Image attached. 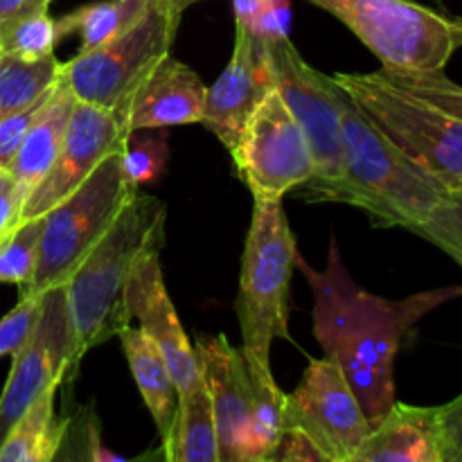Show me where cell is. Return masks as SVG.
Segmentation results:
<instances>
[{"mask_svg":"<svg viewBox=\"0 0 462 462\" xmlns=\"http://www.w3.org/2000/svg\"><path fill=\"white\" fill-rule=\"evenodd\" d=\"M271 86L264 41L235 25L233 57L219 79L206 88L203 120L230 153L239 144L248 117Z\"/></svg>","mask_w":462,"mask_h":462,"instance_id":"2e32d148","label":"cell"},{"mask_svg":"<svg viewBox=\"0 0 462 462\" xmlns=\"http://www.w3.org/2000/svg\"><path fill=\"white\" fill-rule=\"evenodd\" d=\"M52 0H0V21L48 9Z\"/></svg>","mask_w":462,"mask_h":462,"instance_id":"74e56055","label":"cell"},{"mask_svg":"<svg viewBox=\"0 0 462 462\" xmlns=\"http://www.w3.org/2000/svg\"><path fill=\"white\" fill-rule=\"evenodd\" d=\"M57 43V21L50 16L48 9L0 21V52L5 54L43 59L54 54Z\"/></svg>","mask_w":462,"mask_h":462,"instance_id":"484cf974","label":"cell"},{"mask_svg":"<svg viewBox=\"0 0 462 462\" xmlns=\"http://www.w3.org/2000/svg\"><path fill=\"white\" fill-rule=\"evenodd\" d=\"M99 420L93 406H81L68 415L61 442L54 451L52 462H90L93 438L99 431Z\"/></svg>","mask_w":462,"mask_h":462,"instance_id":"4dcf8cb0","label":"cell"},{"mask_svg":"<svg viewBox=\"0 0 462 462\" xmlns=\"http://www.w3.org/2000/svg\"><path fill=\"white\" fill-rule=\"evenodd\" d=\"M162 462H219L206 383L179 397V413L162 440Z\"/></svg>","mask_w":462,"mask_h":462,"instance_id":"44dd1931","label":"cell"},{"mask_svg":"<svg viewBox=\"0 0 462 462\" xmlns=\"http://www.w3.org/2000/svg\"><path fill=\"white\" fill-rule=\"evenodd\" d=\"M337 99L346 158L338 203L359 208L382 228L413 233L458 194L445 180L411 161L338 84Z\"/></svg>","mask_w":462,"mask_h":462,"instance_id":"3957f363","label":"cell"},{"mask_svg":"<svg viewBox=\"0 0 462 462\" xmlns=\"http://www.w3.org/2000/svg\"><path fill=\"white\" fill-rule=\"evenodd\" d=\"M436 409L395 402L350 462H440Z\"/></svg>","mask_w":462,"mask_h":462,"instance_id":"ac0fdd59","label":"cell"},{"mask_svg":"<svg viewBox=\"0 0 462 462\" xmlns=\"http://www.w3.org/2000/svg\"><path fill=\"white\" fill-rule=\"evenodd\" d=\"M271 86L300 125L314 162V176L302 185L307 201L338 203L343 189V126L337 81L311 68L291 39L264 41Z\"/></svg>","mask_w":462,"mask_h":462,"instance_id":"ba28073f","label":"cell"},{"mask_svg":"<svg viewBox=\"0 0 462 462\" xmlns=\"http://www.w3.org/2000/svg\"><path fill=\"white\" fill-rule=\"evenodd\" d=\"M206 88L192 68L167 54L111 113L126 135L134 131L197 125L203 120Z\"/></svg>","mask_w":462,"mask_h":462,"instance_id":"e0dca14e","label":"cell"},{"mask_svg":"<svg viewBox=\"0 0 462 462\" xmlns=\"http://www.w3.org/2000/svg\"><path fill=\"white\" fill-rule=\"evenodd\" d=\"M246 359V356H244ZM251 382V424H248V460L264 462L282 438L284 393L275 383L271 365L246 359Z\"/></svg>","mask_w":462,"mask_h":462,"instance_id":"d4e9b609","label":"cell"},{"mask_svg":"<svg viewBox=\"0 0 462 462\" xmlns=\"http://www.w3.org/2000/svg\"><path fill=\"white\" fill-rule=\"evenodd\" d=\"M90 462H129L126 458H122V456L113 454L111 449H108L106 445L102 442V429H99L97 433H95L93 438V451H90Z\"/></svg>","mask_w":462,"mask_h":462,"instance_id":"ab89813d","label":"cell"},{"mask_svg":"<svg viewBox=\"0 0 462 462\" xmlns=\"http://www.w3.org/2000/svg\"><path fill=\"white\" fill-rule=\"evenodd\" d=\"M61 81V61L54 54L23 59L0 52V120L43 102Z\"/></svg>","mask_w":462,"mask_h":462,"instance_id":"cb8c5ba5","label":"cell"},{"mask_svg":"<svg viewBox=\"0 0 462 462\" xmlns=\"http://www.w3.org/2000/svg\"><path fill=\"white\" fill-rule=\"evenodd\" d=\"M129 310L134 320H140V329L165 356L176 388H179V397L203 386L197 347L189 343L174 310V302L165 289L161 248L149 251L140 260L129 287Z\"/></svg>","mask_w":462,"mask_h":462,"instance_id":"9a60e30c","label":"cell"},{"mask_svg":"<svg viewBox=\"0 0 462 462\" xmlns=\"http://www.w3.org/2000/svg\"><path fill=\"white\" fill-rule=\"evenodd\" d=\"M230 156L253 201H282L314 176L305 134L275 88L260 99Z\"/></svg>","mask_w":462,"mask_h":462,"instance_id":"30bf717a","label":"cell"},{"mask_svg":"<svg viewBox=\"0 0 462 462\" xmlns=\"http://www.w3.org/2000/svg\"><path fill=\"white\" fill-rule=\"evenodd\" d=\"M156 3L158 0H102L84 5L59 18V41L66 34H79V52H88L131 30Z\"/></svg>","mask_w":462,"mask_h":462,"instance_id":"7402d4cb","label":"cell"},{"mask_svg":"<svg viewBox=\"0 0 462 462\" xmlns=\"http://www.w3.org/2000/svg\"><path fill=\"white\" fill-rule=\"evenodd\" d=\"M75 102L77 99L72 97L70 88L61 77L57 88L50 93V97L45 99L43 106L32 120L30 129H27L21 147H18L16 158L7 170L25 199L52 167L59 149H61Z\"/></svg>","mask_w":462,"mask_h":462,"instance_id":"d6986e66","label":"cell"},{"mask_svg":"<svg viewBox=\"0 0 462 462\" xmlns=\"http://www.w3.org/2000/svg\"><path fill=\"white\" fill-rule=\"evenodd\" d=\"M379 75L388 81V84L397 86V88L406 90V93L415 95V97L424 99V102L433 104V106L442 108L449 116L462 120V86L451 81L449 77L442 72H391L379 68Z\"/></svg>","mask_w":462,"mask_h":462,"instance_id":"f1b7e54d","label":"cell"},{"mask_svg":"<svg viewBox=\"0 0 462 462\" xmlns=\"http://www.w3.org/2000/svg\"><path fill=\"white\" fill-rule=\"evenodd\" d=\"M156 134H143L134 131L126 138L125 149H122V165H125L126 179L143 188L144 183H152L165 171L167 158H170V147H167V135L162 129H153Z\"/></svg>","mask_w":462,"mask_h":462,"instance_id":"83f0119b","label":"cell"},{"mask_svg":"<svg viewBox=\"0 0 462 462\" xmlns=\"http://www.w3.org/2000/svg\"><path fill=\"white\" fill-rule=\"evenodd\" d=\"M41 226L43 217L18 226L0 246V284L21 287V293L30 287L39 262Z\"/></svg>","mask_w":462,"mask_h":462,"instance_id":"4316f807","label":"cell"},{"mask_svg":"<svg viewBox=\"0 0 462 462\" xmlns=\"http://www.w3.org/2000/svg\"><path fill=\"white\" fill-rule=\"evenodd\" d=\"M23 203H25V197L16 188L9 171H0V246L18 228Z\"/></svg>","mask_w":462,"mask_h":462,"instance_id":"8d00e7d4","label":"cell"},{"mask_svg":"<svg viewBox=\"0 0 462 462\" xmlns=\"http://www.w3.org/2000/svg\"><path fill=\"white\" fill-rule=\"evenodd\" d=\"M126 138L129 135L111 111L75 102L61 149L43 180L27 194L18 226L48 215L57 203L70 197L108 156L125 149Z\"/></svg>","mask_w":462,"mask_h":462,"instance_id":"4fadbf2b","label":"cell"},{"mask_svg":"<svg viewBox=\"0 0 462 462\" xmlns=\"http://www.w3.org/2000/svg\"><path fill=\"white\" fill-rule=\"evenodd\" d=\"M260 7H262V0H233L235 25L251 32L253 25H255L257 14H260Z\"/></svg>","mask_w":462,"mask_h":462,"instance_id":"f35d334b","label":"cell"},{"mask_svg":"<svg viewBox=\"0 0 462 462\" xmlns=\"http://www.w3.org/2000/svg\"><path fill=\"white\" fill-rule=\"evenodd\" d=\"M462 266V192L438 208L431 219L413 230Z\"/></svg>","mask_w":462,"mask_h":462,"instance_id":"f546056e","label":"cell"},{"mask_svg":"<svg viewBox=\"0 0 462 462\" xmlns=\"http://www.w3.org/2000/svg\"><path fill=\"white\" fill-rule=\"evenodd\" d=\"M266 462H338L329 458L328 454L319 449L316 445H311L302 433L298 431H282L278 447L273 449V454L266 458Z\"/></svg>","mask_w":462,"mask_h":462,"instance_id":"d590c367","label":"cell"},{"mask_svg":"<svg viewBox=\"0 0 462 462\" xmlns=\"http://www.w3.org/2000/svg\"><path fill=\"white\" fill-rule=\"evenodd\" d=\"M199 364L210 400L219 462L248 460V424H251V382L244 352L230 346L224 334L199 337Z\"/></svg>","mask_w":462,"mask_h":462,"instance_id":"5bb4252c","label":"cell"},{"mask_svg":"<svg viewBox=\"0 0 462 462\" xmlns=\"http://www.w3.org/2000/svg\"><path fill=\"white\" fill-rule=\"evenodd\" d=\"M179 21L180 16L167 7L165 0H158L125 34L61 63V77L72 97L116 111L140 79L170 54Z\"/></svg>","mask_w":462,"mask_h":462,"instance_id":"9c48e42d","label":"cell"},{"mask_svg":"<svg viewBox=\"0 0 462 462\" xmlns=\"http://www.w3.org/2000/svg\"><path fill=\"white\" fill-rule=\"evenodd\" d=\"M135 194L138 188L126 179L122 152L108 156L70 197L43 215L34 278L21 296H41L48 289L66 287L68 278Z\"/></svg>","mask_w":462,"mask_h":462,"instance_id":"8992f818","label":"cell"},{"mask_svg":"<svg viewBox=\"0 0 462 462\" xmlns=\"http://www.w3.org/2000/svg\"><path fill=\"white\" fill-rule=\"evenodd\" d=\"M264 462H266V460H264Z\"/></svg>","mask_w":462,"mask_h":462,"instance_id":"b9f144b4","label":"cell"},{"mask_svg":"<svg viewBox=\"0 0 462 462\" xmlns=\"http://www.w3.org/2000/svg\"><path fill=\"white\" fill-rule=\"evenodd\" d=\"M75 356L66 287L41 293V307L25 343L12 355V370L0 395V445L39 397L70 379Z\"/></svg>","mask_w":462,"mask_h":462,"instance_id":"8fae6325","label":"cell"},{"mask_svg":"<svg viewBox=\"0 0 462 462\" xmlns=\"http://www.w3.org/2000/svg\"><path fill=\"white\" fill-rule=\"evenodd\" d=\"M296 266L314 293L316 341L343 370L374 427L397 402L395 359L404 337L433 310L462 298V287L429 289L402 300L374 296L350 278L334 239L323 271L300 255Z\"/></svg>","mask_w":462,"mask_h":462,"instance_id":"6da1fadb","label":"cell"},{"mask_svg":"<svg viewBox=\"0 0 462 462\" xmlns=\"http://www.w3.org/2000/svg\"><path fill=\"white\" fill-rule=\"evenodd\" d=\"M165 219V203L138 189L97 246L68 278L66 296L75 334L70 379L86 352L117 338L134 320L129 310L131 280L140 260L149 251L162 248Z\"/></svg>","mask_w":462,"mask_h":462,"instance_id":"7a4b0ae2","label":"cell"},{"mask_svg":"<svg viewBox=\"0 0 462 462\" xmlns=\"http://www.w3.org/2000/svg\"><path fill=\"white\" fill-rule=\"evenodd\" d=\"M117 338H120L122 350L129 361L135 386H138L140 395H143L144 404H147L149 413L156 422L161 440H165L174 427L176 413H179V388L171 377L170 365H167L161 350L153 346L152 338L140 328L129 325V328L122 329Z\"/></svg>","mask_w":462,"mask_h":462,"instance_id":"ffe728a7","label":"cell"},{"mask_svg":"<svg viewBox=\"0 0 462 462\" xmlns=\"http://www.w3.org/2000/svg\"><path fill=\"white\" fill-rule=\"evenodd\" d=\"M298 246L282 201H253L235 314L248 361L271 365L275 338H289L287 298Z\"/></svg>","mask_w":462,"mask_h":462,"instance_id":"277c9868","label":"cell"},{"mask_svg":"<svg viewBox=\"0 0 462 462\" xmlns=\"http://www.w3.org/2000/svg\"><path fill=\"white\" fill-rule=\"evenodd\" d=\"M334 79L411 161L462 192V120L388 84L377 70Z\"/></svg>","mask_w":462,"mask_h":462,"instance_id":"52a82bcc","label":"cell"},{"mask_svg":"<svg viewBox=\"0 0 462 462\" xmlns=\"http://www.w3.org/2000/svg\"><path fill=\"white\" fill-rule=\"evenodd\" d=\"M165 3H167V7L176 14V16H180L185 9L192 7V5H197V3H201V0H165Z\"/></svg>","mask_w":462,"mask_h":462,"instance_id":"60d3db41","label":"cell"},{"mask_svg":"<svg viewBox=\"0 0 462 462\" xmlns=\"http://www.w3.org/2000/svg\"><path fill=\"white\" fill-rule=\"evenodd\" d=\"M43 102L34 104V106L16 113V116H9L5 117V120H0V171H7L9 165L14 162L18 147H21L23 138H25L27 129H30L32 120H34V116L39 113V108L43 106Z\"/></svg>","mask_w":462,"mask_h":462,"instance_id":"836d02e7","label":"cell"},{"mask_svg":"<svg viewBox=\"0 0 462 462\" xmlns=\"http://www.w3.org/2000/svg\"><path fill=\"white\" fill-rule=\"evenodd\" d=\"M54 395L57 391L45 393L14 424L0 445V462H52L68 420V413L57 418Z\"/></svg>","mask_w":462,"mask_h":462,"instance_id":"603a6c76","label":"cell"},{"mask_svg":"<svg viewBox=\"0 0 462 462\" xmlns=\"http://www.w3.org/2000/svg\"><path fill=\"white\" fill-rule=\"evenodd\" d=\"M41 296H21L18 305L9 314L0 319V359L12 356L18 347L25 343L32 325H34L36 314H39Z\"/></svg>","mask_w":462,"mask_h":462,"instance_id":"1f68e13d","label":"cell"},{"mask_svg":"<svg viewBox=\"0 0 462 462\" xmlns=\"http://www.w3.org/2000/svg\"><path fill=\"white\" fill-rule=\"evenodd\" d=\"M343 23L382 70L442 72L462 48V21L413 0H310Z\"/></svg>","mask_w":462,"mask_h":462,"instance_id":"5b68a950","label":"cell"},{"mask_svg":"<svg viewBox=\"0 0 462 462\" xmlns=\"http://www.w3.org/2000/svg\"><path fill=\"white\" fill-rule=\"evenodd\" d=\"M291 32V3L289 0H262L251 34L262 41L289 39Z\"/></svg>","mask_w":462,"mask_h":462,"instance_id":"e575fe53","label":"cell"},{"mask_svg":"<svg viewBox=\"0 0 462 462\" xmlns=\"http://www.w3.org/2000/svg\"><path fill=\"white\" fill-rule=\"evenodd\" d=\"M284 431H298L338 462H350L370 422L350 382L329 356L311 359L296 391L284 395Z\"/></svg>","mask_w":462,"mask_h":462,"instance_id":"7c38bea8","label":"cell"},{"mask_svg":"<svg viewBox=\"0 0 462 462\" xmlns=\"http://www.w3.org/2000/svg\"><path fill=\"white\" fill-rule=\"evenodd\" d=\"M436 427L440 462H462V393L445 406H438Z\"/></svg>","mask_w":462,"mask_h":462,"instance_id":"d6a6232c","label":"cell"}]
</instances>
